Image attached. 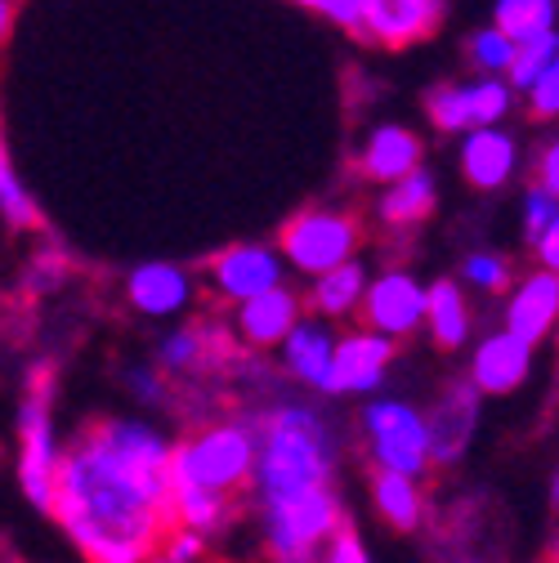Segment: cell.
Returning a JSON list of instances; mask_svg holds the SVG:
<instances>
[{
  "instance_id": "1",
  "label": "cell",
  "mask_w": 559,
  "mask_h": 563,
  "mask_svg": "<svg viewBox=\"0 0 559 563\" xmlns=\"http://www.w3.org/2000/svg\"><path fill=\"white\" fill-rule=\"evenodd\" d=\"M162 426L103 416L63 452L50 519L86 563H149L175 532Z\"/></svg>"
},
{
  "instance_id": "2",
  "label": "cell",
  "mask_w": 559,
  "mask_h": 563,
  "mask_svg": "<svg viewBox=\"0 0 559 563\" xmlns=\"http://www.w3.org/2000/svg\"><path fill=\"white\" fill-rule=\"evenodd\" d=\"M260 430V461L251 497L255 506L283 501L309 487H331L340 465V430L314 398H277L255 411Z\"/></svg>"
},
{
  "instance_id": "3",
  "label": "cell",
  "mask_w": 559,
  "mask_h": 563,
  "mask_svg": "<svg viewBox=\"0 0 559 563\" xmlns=\"http://www.w3.org/2000/svg\"><path fill=\"white\" fill-rule=\"evenodd\" d=\"M255 461H260L255 416H220L175 443L171 483H188L201 492H216V497L242 501V492L255 483Z\"/></svg>"
},
{
  "instance_id": "4",
  "label": "cell",
  "mask_w": 559,
  "mask_h": 563,
  "mask_svg": "<svg viewBox=\"0 0 559 563\" xmlns=\"http://www.w3.org/2000/svg\"><path fill=\"white\" fill-rule=\"evenodd\" d=\"M344 523L349 519H344L336 483L296 492V497H283V501H264L260 506L264 559L268 563H318Z\"/></svg>"
},
{
  "instance_id": "5",
  "label": "cell",
  "mask_w": 559,
  "mask_h": 563,
  "mask_svg": "<svg viewBox=\"0 0 559 563\" xmlns=\"http://www.w3.org/2000/svg\"><path fill=\"white\" fill-rule=\"evenodd\" d=\"M363 220L354 216V210L344 206H309L300 210V216H292L283 224V233H277V251H283L287 268L300 273V277H322L349 260H359L363 251Z\"/></svg>"
},
{
  "instance_id": "6",
  "label": "cell",
  "mask_w": 559,
  "mask_h": 563,
  "mask_svg": "<svg viewBox=\"0 0 559 563\" xmlns=\"http://www.w3.org/2000/svg\"><path fill=\"white\" fill-rule=\"evenodd\" d=\"M14 434H19V487L41 515H50L63 448H58V430H54V380L45 372L32 376V385L19 402Z\"/></svg>"
},
{
  "instance_id": "7",
  "label": "cell",
  "mask_w": 559,
  "mask_h": 563,
  "mask_svg": "<svg viewBox=\"0 0 559 563\" xmlns=\"http://www.w3.org/2000/svg\"><path fill=\"white\" fill-rule=\"evenodd\" d=\"M359 430H363L372 470H390V474L421 478V474L435 465L426 411L412 407L407 398H372V402L363 407V416H359Z\"/></svg>"
},
{
  "instance_id": "8",
  "label": "cell",
  "mask_w": 559,
  "mask_h": 563,
  "mask_svg": "<svg viewBox=\"0 0 559 563\" xmlns=\"http://www.w3.org/2000/svg\"><path fill=\"white\" fill-rule=\"evenodd\" d=\"M515 86L502 77H465V81H443L426 95V117L443 134H474L487 125H506L515 112Z\"/></svg>"
},
{
  "instance_id": "9",
  "label": "cell",
  "mask_w": 559,
  "mask_h": 563,
  "mask_svg": "<svg viewBox=\"0 0 559 563\" xmlns=\"http://www.w3.org/2000/svg\"><path fill=\"white\" fill-rule=\"evenodd\" d=\"M206 287H211L216 300L238 309L264 291L287 287V260L277 251V242H233L206 264Z\"/></svg>"
},
{
  "instance_id": "10",
  "label": "cell",
  "mask_w": 559,
  "mask_h": 563,
  "mask_svg": "<svg viewBox=\"0 0 559 563\" xmlns=\"http://www.w3.org/2000/svg\"><path fill=\"white\" fill-rule=\"evenodd\" d=\"M426 309H430V282H421L412 268H381L368 282L363 296V327L385 335V340H407L412 331L426 327Z\"/></svg>"
},
{
  "instance_id": "11",
  "label": "cell",
  "mask_w": 559,
  "mask_h": 563,
  "mask_svg": "<svg viewBox=\"0 0 559 563\" xmlns=\"http://www.w3.org/2000/svg\"><path fill=\"white\" fill-rule=\"evenodd\" d=\"M125 305L139 313V318H153V322H166V318H179L197 305V273H188L184 264L175 260H149V264H134L125 273Z\"/></svg>"
},
{
  "instance_id": "12",
  "label": "cell",
  "mask_w": 559,
  "mask_h": 563,
  "mask_svg": "<svg viewBox=\"0 0 559 563\" xmlns=\"http://www.w3.org/2000/svg\"><path fill=\"white\" fill-rule=\"evenodd\" d=\"M398 358L394 340L359 327L344 331L336 344V367H331V394L327 398H359V394H381L390 380V367Z\"/></svg>"
},
{
  "instance_id": "13",
  "label": "cell",
  "mask_w": 559,
  "mask_h": 563,
  "mask_svg": "<svg viewBox=\"0 0 559 563\" xmlns=\"http://www.w3.org/2000/svg\"><path fill=\"white\" fill-rule=\"evenodd\" d=\"M336 344H340L336 322L305 313V322L287 335L283 349H277V372L287 380H296L300 389L327 398L331 394V367H336Z\"/></svg>"
},
{
  "instance_id": "14",
  "label": "cell",
  "mask_w": 559,
  "mask_h": 563,
  "mask_svg": "<svg viewBox=\"0 0 559 563\" xmlns=\"http://www.w3.org/2000/svg\"><path fill=\"white\" fill-rule=\"evenodd\" d=\"M305 296L292 291V287H277V291H264L246 305L233 309V340L255 349V354H264V349H283L287 335L305 322Z\"/></svg>"
},
{
  "instance_id": "15",
  "label": "cell",
  "mask_w": 559,
  "mask_h": 563,
  "mask_svg": "<svg viewBox=\"0 0 559 563\" xmlns=\"http://www.w3.org/2000/svg\"><path fill=\"white\" fill-rule=\"evenodd\" d=\"M457 162H461V175H465L470 188L502 192L519 175V166H524V144H519L515 130L487 125V130H474V134L461 139Z\"/></svg>"
},
{
  "instance_id": "16",
  "label": "cell",
  "mask_w": 559,
  "mask_h": 563,
  "mask_svg": "<svg viewBox=\"0 0 559 563\" xmlns=\"http://www.w3.org/2000/svg\"><path fill=\"white\" fill-rule=\"evenodd\" d=\"M359 175L368 184H398L407 175H416L426 166V144H421V134H416L412 125H398V121H381L363 134V144H359Z\"/></svg>"
},
{
  "instance_id": "17",
  "label": "cell",
  "mask_w": 559,
  "mask_h": 563,
  "mask_svg": "<svg viewBox=\"0 0 559 563\" xmlns=\"http://www.w3.org/2000/svg\"><path fill=\"white\" fill-rule=\"evenodd\" d=\"M448 14V0H363V36L403 49L416 41H430Z\"/></svg>"
},
{
  "instance_id": "18",
  "label": "cell",
  "mask_w": 559,
  "mask_h": 563,
  "mask_svg": "<svg viewBox=\"0 0 559 563\" xmlns=\"http://www.w3.org/2000/svg\"><path fill=\"white\" fill-rule=\"evenodd\" d=\"M479 398H483V394L461 376V380H452V385L435 398V407L426 411L435 465H457V461L470 452V443H474V434H479Z\"/></svg>"
},
{
  "instance_id": "19",
  "label": "cell",
  "mask_w": 559,
  "mask_h": 563,
  "mask_svg": "<svg viewBox=\"0 0 559 563\" xmlns=\"http://www.w3.org/2000/svg\"><path fill=\"white\" fill-rule=\"evenodd\" d=\"M528 376H533V344L515 340L511 331H487V335H479L474 354H470L465 380H470L483 398L515 394Z\"/></svg>"
},
{
  "instance_id": "20",
  "label": "cell",
  "mask_w": 559,
  "mask_h": 563,
  "mask_svg": "<svg viewBox=\"0 0 559 563\" xmlns=\"http://www.w3.org/2000/svg\"><path fill=\"white\" fill-rule=\"evenodd\" d=\"M559 327V273L533 268L515 282V291L506 296L502 309V331H511L524 344H541Z\"/></svg>"
},
{
  "instance_id": "21",
  "label": "cell",
  "mask_w": 559,
  "mask_h": 563,
  "mask_svg": "<svg viewBox=\"0 0 559 563\" xmlns=\"http://www.w3.org/2000/svg\"><path fill=\"white\" fill-rule=\"evenodd\" d=\"M224 354H229L224 327H175L157 340V367L166 376H197L224 367Z\"/></svg>"
},
{
  "instance_id": "22",
  "label": "cell",
  "mask_w": 559,
  "mask_h": 563,
  "mask_svg": "<svg viewBox=\"0 0 559 563\" xmlns=\"http://www.w3.org/2000/svg\"><path fill=\"white\" fill-rule=\"evenodd\" d=\"M439 206V179L430 166H421L416 175L381 188L376 197V224L390 233H407V229H421Z\"/></svg>"
},
{
  "instance_id": "23",
  "label": "cell",
  "mask_w": 559,
  "mask_h": 563,
  "mask_svg": "<svg viewBox=\"0 0 559 563\" xmlns=\"http://www.w3.org/2000/svg\"><path fill=\"white\" fill-rule=\"evenodd\" d=\"M368 268L363 260H349L322 277L309 282V291H305V309L322 322H344V318H354L363 313V296H368Z\"/></svg>"
},
{
  "instance_id": "24",
  "label": "cell",
  "mask_w": 559,
  "mask_h": 563,
  "mask_svg": "<svg viewBox=\"0 0 559 563\" xmlns=\"http://www.w3.org/2000/svg\"><path fill=\"white\" fill-rule=\"evenodd\" d=\"M368 487H372V506H376V515H381L385 528H394V532H416V528H421V519H426L421 478L372 470L368 474Z\"/></svg>"
},
{
  "instance_id": "25",
  "label": "cell",
  "mask_w": 559,
  "mask_h": 563,
  "mask_svg": "<svg viewBox=\"0 0 559 563\" xmlns=\"http://www.w3.org/2000/svg\"><path fill=\"white\" fill-rule=\"evenodd\" d=\"M426 331L439 349H461L474 335V313L465 300V287L452 277L430 282V309H426Z\"/></svg>"
},
{
  "instance_id": "26",
  "label": "cell",
  "mask_w": 559,
  "mask_h": 563,
  "mask_svg": "<svg viewBox=\"0 0 559 563\" xmlns=\"http://www.w3.org/2000/svg\"><path fill=\"white\" fill-rule=\"evenodd\" d=\"M493 23L515 41H533L559 32V0H493Z\"/></svg>"
},
{
  "instance_id": "27",
  "label": "cell",
  "mask_w": 559,
  "mask_h": 563,
  "mask_svg": "<svg viewBox=\"0 0 559 563\" xmlns=\"http://www.w3.org/2000/svg\"><path fill=\"white\" fill-rule=\"evenodd\" d=\"M0 220L10 229H41V206L28 192V184L14 170L10 144H6V130H0Z\"/></svg>"
},
{
  "instance_id": "28",
  "label": "cell",
  "mask_w": 559,
  "mask_h": 563,
  "mask_svg": "<svg viewBox=\"0 0 559 563\" xmlns=\"http://www.w3.org/2000/svg\"><path fill=\"white\" fill-rule=\"evenodd\" d=\"M515 41L497 27V23H483L465 36V63L474 67V77H511V67H515Z\"/></svg>"
},
{
  "instance_id": "29",
  "label": "cell",
  "mask_w": 559,
  "mask_h": 563,
  "mask_svg": "<svg viewBox=\"0 0 559 563\" xmlns=\"http://www.w3.org/2000/svg\"><path fill=\"white\" fill-rule=\"evenodd\" d=\"M559 58V32H546V36H533V41H524L519 49H515V67H511V86H515V95L524 99L537 81H541V73Z\"/></svg>"
},
{
  "instance_id": "30",
  "label": "cell",
  "mask_w": 559,
  "mask_h": 563,
  "mask_svg": "<svg viewBox=\"0 0 559 563\" xmlns=\"http://www.w3.org/2000/svg\"><path fill=\"white\" fill-rule=\"evenodd\" d=\"M461 282L470 291H483V296H502L511 291V282H515V268L502 251H470L465 264H461Z\"/></svg>"
},
{
  "instance_id": "31",
  "label": "cell",
  "mask_w": 559,
  "mask_h": 563,
  "mask_svg": "<svg viewBox=\"0 0 559 563\" xmlns=\"http://www.w3.org/2000/svg\"><path fill=\"white\" fill-rule=\"evenodd\" d=\"M121 385H125V394H130L134 402H144V407L171 402V380H166V372H162L157 363H134V367H125V372H121Z\"/></svg>"
},
{
  "instance_id": "32",
  "label": "cell",
  "mask_w": 559,
  "mask_h": 563,
  "mask_svg": "<svg viewBox=\"0 0 559 563\" xmlns=\"http://www.w3.org/2000/svg\"><path fill=\"white\" fill-rule=\"evenodd\" d=\"M519 220H524V238H528V246L559 220V201L541 188V184H528L524 188V197H519Z\"/></svg>"
},
{
  "instance_id": "33",
  "label": "cell",
  "mask_w": 559,
  "mask_h": 563,
  "mask_svg": "<svg viewBox=\"0 0 559 563\" xmlns=\"http://www.w3.org/2000/svg\"><path fill=\"white\" fill-rule=\"evenodd\" d=\"M524 103H528V112L537 121H559V58L541 73V81L524 95Z\"/></svg>"
},
{
  "instance_id": "34",
  "label": "cell",
  "mask_w": 559,
  "mask_h": 563,
  "mask_svg": "<svg viewBox=\"0 0 559 563\" xmlns=\"http://www.w3.org/2000/svg\"><path fill=\"white\" fill-rule=\"evenodd\" d=\"M201 559H206V537L175 528V532H171V541H166L149 563H201Z\"/></svg>"
},
{
  "instance_id": "35",
  "label": "cell",
  "mask_w": 559,
  "mask_h": 563,
  "mask_svg": "<svg viewBox=\"0 0 559 563\" xmlns=\"http://www.w3.org/2000/svg\"><path fill=\"white\" fill-rule=\"evenodd\" d=\"M318 563H372V559H368V545H363L359 528H354V523H344L340 537L327 545V554H322Z\"/></svg>"
},
{
  "instance_id": "36",
  "label": "cell",
  "mask_w": 559,
  "mask_h": 563,
  "mask_svg": "<svg viewBox=\"0 0 559 563\" xmlns=\"http://www.w3.org/2000/svg\"><path fill=\"white\" fill-rule=\"evenodd\" d=\"M533 184H541V188H546V192L559 201V134H555V139H546V144H541Z\"/></svg>"
},
{
  "instance_id": "37",
  "label": "cell",
  "mask_w": 559,
  "mask_h": 563,
  "mask_svg": "<svg viewBox=\"0 0 559 563\" xmlns=\"http://www.w3.org/2000/svg\"><path fill=\"white\" fill-rule=\"evenodd\" d=\"M63 277V255L58 251H45V255H36L32 260V268H28V291H50L54 287V282Z\"/></svg>"
},
{
  "instance_id": "38",
  "label": "cell",
  "mask_w": 559,
  "mask_h": 563,
  "mask_svg": "<svg viewBox=\"0 0 559 563\" xmlns=\"http://www.w3.org/2000/svg\"><path fill=\"white\" fill-rule=\"evenodd\" d=\"M533 255H537V268H546V273H559V220L533 242Z\"/></svg>"
},
{
  "instance_id": "39",
  "label": "cell",
  "mask_w": 559,
  "mask_h": 563,
  "mask_svg": "<svg viewBox=\"0 0 559 563\" xmlns=\"http://www.w3.org/2000/svg\"><path fill=\"white\" fill-rule=\"evenodd\" d=\"M14 14H19L14 0H0V45H6V41H10V32H14Z\"/></svg>"
},
{
  "instance_id": "40",
  "label": "cell",
  "mask_w": 559,
  "mask_h": 563,
  "mask_svg": "<svg viewBox=\"0 0 559 563\" xmlns=\"http://www.w3.org/2000/svg\"><path fill=\"white\" fill-rule=\"evenodd\" d=\"M292 5H300V10H314V14H327V10H331V0H292Z\"/></svg>"
},
{
  "instance_id": "41",
  "label": "cell",
  "mask_w": 559,
  "mask_h": 563,
  "mask_svg": "<svg viewBox=\"0 0 559 563\" xmlns=\"http://www.w3.org/2000/svg\"><path fill=\"white\" fill-rule=\"evenodd\" d=\"M550 506H555V510H559V470H555V474H550Z\"/></svg>"
},
{
  "instance_id": "42",
  "label": "cell",
  "mask_w": 559,
  "mask_h": 563,
  "mask_svg": "<svg viewBox=\"0 0 559 563\" xmlns=\"http://www.w3.org/2000/svg\"><path fill=\"white\" fill-rule=\"evenodd\" d=\"M461 563H474V559H461Z\"/></svg>"
},
{
  "instance_id": "43",
  "label": "cell",
  "mask_w": 559,
  "mask_h": 563,
  "mask_svg": "<svg viewBox=\"0 0 559 563\" xmlns=\"http://www.w3.org/2000/svg\"><path fill=\"white\" fill-rule=\"evenodd\" d=\"M555 563H559V559H555Z\"/></svg>"
},
{
  "instance_id": "44",
  "label": "cell",
  "mask_w": 559,
  "mask_h": 563,
  "mask_svg": "<svg viewBox=\"0 0 559 563\" xmlns=\"http://www.w3.org/2000/svg\"><path fill=\"white\" fill-rule=\"evenodd\" d=\"M555 559H559V554H555Z\"/></svg>"
}]
</instances>
